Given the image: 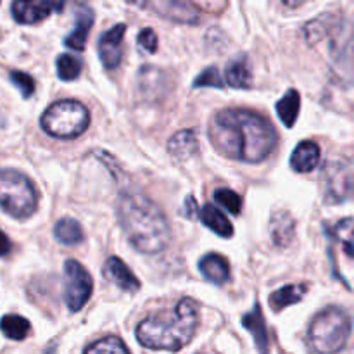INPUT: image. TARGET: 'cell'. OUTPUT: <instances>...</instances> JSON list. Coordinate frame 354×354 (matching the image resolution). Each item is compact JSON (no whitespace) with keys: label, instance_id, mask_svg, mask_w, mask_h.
<instances>
[{"label":"cell","instance_id":"cell-1","mask_svg":"<svg viewBox=\"0 0 354 354\" xmlns=\"http://www.w3.org/2000/svg\"><path fill=\"white\" fill-rule=\"evenodd\" d=\"M209 138L225 158L261 162L277 145V131L265 116L248 109H225L213 116Z\"/></svg>","mask_w":354,"mask_h":354},{"label":"cell","instance_id":"cell-2","mask_svg":"<svg viewBox=\"0 0 354 354\" xmlns=\"http://www.w3.org/2000/svg\"><path fill=\"white\" fill-rule=\"evenodd\" d=\"M118 218L128 242L144 254H158L171 239L168 218L158 204L142 194H123L118 199Z\"/></svg>","mask_w":354,"mask_h":354},{"label":"cell","instance_id":"cell-3","mask_svg":"<svg viewBox=\"0 0 354 354\" xmlns=\"http://www.w3.org/2000/svg\"><path fill=\"white\" fill-rule=\"evenodd\" d=\"M199 325V306L194 299L183 297L169 313L152 315L140 322L137 339L144 348L178 351L190 342Z\"/></svg>","mask_w":354,"mask_h":354},{"label":"cell","instance_id":"cell-4","mask_svg":"<svg viewBox=\"0 0 354 354\" xmlns=\"http://www.w3.org/2000/svg\"><path fill=\"white\" fill-rule=\"evenodd\" d=\"M353 322L344 310L328 306L322 310L308 328V344L317 354H335L351 337Z\"/></svg>","mask_w":354,"mask_h":354},{"label":"cell","instance_id":"cell-5","mask_svg":"<svg viewBox=\"0 0 354 354\" xmlns=\"http://www.w3.org/2000/svg\"><path fill=\"white\" fill-rule=\"evenodd\" d=\"M45 133L55 138H76L88 128L90 113L78 100H57L40 120Z\"/></svg>","mask_w":354,"mask_h":354},{"label":"cell","instance_id":"cell-6","mask_svg":"<svg viewBox=\"0 0 354 354\" xmlns=\"http://www.w3.org/2000/svg\"><path fill=\"white\" fill-rule=\"evenodd\" d=\"M33 183L16 169H0V207L16 220H26L37 211Z\"/></svg>","mask_w":354,"mask_h":354},{"label":"cell","instance_id":"cell-7","mask_svg":"<svg viewBox=\"0 0 354 354\" xmlns=\"http://www.w3.org/2000/svg\"><path fill=\"white\" fill-rule=\"evenodd\" d=\"M322 194L327 204H342L354 199V171L339 159L325 162L320 175Z\"/></svg>","mask_w":354,"mask_h":354},{"label":"cell","instance_id":"cell-8","mask_svg":"<svg viewBox=\"0 0 354 354\" xmlns=\"http://www.w3.org/2000/svg\"><path fill=\"white\" fill-rule=\"evenodd\" d=\"M93 290V280L85 266L76 259L64 263V301L69 311H80L90 299Z\"/></svg>","mask_w":354,"mask_h":354},{"label":"cell","instance_id":"cell-9","mask_svg":"<svg viewBox=\"0 0 354 354\" xmlns=\"http://www.w3.org/2000/svg\"><path fill=\"white\" fill-rule=\"evenodd\" d=\"M140 7L154 10L158 16L183 24H194L201 19V10L196 3L183 0H156V2L138 3Z\"/></svg>","mask_w":354,"mask_h":354},{"label":"cell","instance_id":"cell-10","mask_svg":"<svg viewBox=\"0 0 354 354\" xmlns=\"http://www.w3.org/2000/svg\"><path fill=\"white\" fill-rule=\"evenodd\" d=\"M124 31H127V24H114L111 30L100 35L99 38V57L102 61L106 69H116L121 64L123 59V50H121V44H123Z\"/></svg>","mask_w":354,"mask_h":354},{"label":"cell","instance_id":"cell-11","mask_svg":"<svg viewBox=\"0 0 354 354\" xmlns=\"http://www.w3.org/2000/svg\"><path fill=\"white\" fill-rule=\"evenodd\" d=\"M61 2H48V0H37V2H26L17 0L12 3V16L21 24H35L45 19L52 10H61Z\"/></svg>","mask_w":354,"mask_h":354},{"label":"cell","instance_id":"cell-12","mask_svg":"<svg viewBox=\"0 0 354 354\" xmlns=\"http://www.w3.org/2000/svg\"><path fill=\"white\" fill-rule=\"evenodd\" d=\"M137 83L138 90L147 99H159L161 95H165L168 80H166L162 69L156 68V66H142L137 76Z\"/></svg>","mask_w":354,"mask_h":354},{"label":"cell","instance_id":"cell-13","mask_svg":"<svg viewBox=\"0 0 354 354\" xmlns=\"http://www.w3.org/2000/svg\"><path fill=\"white\" fill-rule=\"evenodd\" d=\"M104 273L111 282H114L120 289L127 290V292H137L140 289V282L135 277V273L128 268L127 263L121 261L116 256L107 259L106 265H104Z\"/></svg>","mask_w":354,"mask_h":354},{"label":"cell","instance_id":"cell-14","mask_svg":"<svg viewBox=\"0 0 354 354\" xmlns=\"http://www.w3.org/2000/svg\"><path fill=\"white\" fill-rule=\"evenodd\" d=\"M93 12L90 7L82 6L76 10L75 16V30L64 38V45L73 50H83L86 45V37H88V31L93 24Z\"/></svg>","mask_w":354,"mask_h":354},{"label":"cell","instance_id":"cell-15","mask_svg":"<svg viewBox=\"0 0 354 354\" xmlns=\"http://www.w3.org/2000/svg\"><path fill=\"white\" fill-rule=\"evenodd\" d=\"M318 162H320V147L313 140L301 142L290 156V166L297 173L313 171Z\"/></svg>","mask_w":354,"mask_h":354},{"label":"cell","instance_id":"cell-16","mask_svg":"<svg viewBox=\"0 0 354 354\" xmlns=\"http://www.w3.org/2000/svg\"><path fill=\"white\" fill-rule=\"evenodd\" d=\"M296 234V221L287 211H277L272 214L270 220V235H272L273 244L279 248H287L292 242Z\"/></svg>","mask_w":354,"mask_h":354},{"label":"cell","instance_id":"cell-17","mask_svg":"<svg viewBox=\"0 0 354 354\" xmlns=\"http://www.w3.org/2000/svg\"><path fill=\"white\" fill-rule=\"evenodd\" d=\"M199 270L204 279L209 280L211 283H216V286H223L230 280V265L223 256L214 254V252H209L204 258H201Z\"/></svg>","mask_w":354,"mask_h":354},{"label":"cell","instance_id":"cell-18","mask_svg":"<svg viewBox=\"0 0 354 354\" xmlns=\"http://www.w3.org/2000/svg\"><path fill=\"white\" fill-rule=\"evenodd\" d=\"M242 325H244V327L252 334L258 351L261 354L268 353V346H270L268 330H266V322H265V317H263V311L261 308H259V304H256L248 315H244V318H242Z\"/></svg>","mask_w":354,"mask_h":354},{"label":"cell","instance_id":"cell-19","mask_svg":"<svg viewBox=\"0 0 354 354\" xmlns=\"http://www.w3.org/2000/svg\"><path fill=\"white\" fill-rule=\"evenodd\" d=\"M168 151L173 158L185 161L199 152V140L194 130H182L173 135L168 142Z\"/></svg>","mask_w":354,"mask_h":354},{"label":"cell","instance_id":"cell-20","mask_svg":"<svg viewBox=\"0 0 354 354\" xmlns=\"http://www.w3.org/2000/svg\"><path fill=\"white\" fill-rule=\"evenodd\" d=\"M225 78L227 83L234 88H248L252 82V73L249 68V61L245 55H237L230 59L225 69Z\"/></svg>","mask_w":354,"mask_h":354},{"label":"cell","instance_id":"cell-21","mask_svg":"<svg viewBox=\"0 0 354 354\" xmlns=\"http://www.w3.org/2000/svg\"><path fill=\"white\" fill-rule=\"evenodd\" d=\"M201 220L209 230H213L220 237L228 239L234 235V227L228 221V218L221 213L220 207L213 206V204H206V206L201 207Z\"/></svg>","mask_w":354,"mask_h":354},{"label":"cell","instance_id":"cell-22","mask_svg":"<svg viewBox=\"0 0 354 354\" xmlns=\"http://www.w3.org/2000/svg\"><path fill=\"white\" fill-rule=\"evenodd\" d=\"M301 109V97L297 93V90H289L282 99L277 102V113L279 118L282 120V123L287 128H292L296 123L297 116H299Z\"/></svg>","mask_w":354,"mask_h":354},{"label":"cell","instance_id":"cell-23","mask_svg":"<svg viewBox=\"0 0 354 354\" xmlns=\"http://www.w3.org/2000/svg\"><path fill=\"white\" fill-rule=\"evenodd\" d=\"M306 290H308V287L301 286V283L286 286L270 296V304H272L273 310L280 311V310H283V308L292 306V304L299 303V301L304 297V294H306Z\"/></svg>","mask_w":354,"mask_h":354},{"label":"cell","instance_id":"cell-24","mask_svg":"<svg viewBox=\"0 0 354 354\" xmlns=\"http://www.w3.org/2000/svg\"><path fill=\"white\" fill-rule=\"evenodd\" d=\"M54 235L61 244L76 245L83 241V228L73 218H62L55 223Z\"/></svg>","mask_w":354,"mask_h":354},{"label":"cell","instance_id":"cell-25","mask_svg":"<svg viewBox=\"0 0 354 354\" xmlns=\"http://www.w3.org/2000/svg\"><path fill=\"white\" fill-rule=\"evenodd\" d=\"M328 232H330V237L335 239V241L342 245L346 254L354 259V220L353 218H344V220L337 221V223H335Z\"/></svg>","mask_w":354,"mask_h":354},{"label":"cell","instance_id":"cell-26","mask_svg":"<svg viewBox=\"0 0 354 354\" xmlns=\"http://www.w3.org/2000/svg\"><path fill=\"white\" fill-rule=\"evenodd\" d=\"M0 330L7 339L12 341H23L30 334V322L19 315H6L0 322Z\"/></svg>","mask_w":354,"mask_h":354},{"label":"cell","instance_id":"cell-27","mask_svg":"<svg viewBox=\"0 0 354 354\" xmlns=\"http://www.w3.org/2000/svg\"><path fill=\"white\" fill-rule=\"evenodd\" d=\"M82 71V62L78 57L71 54H61L57 57V75L59 78L64 82H71L76 80Z\"/></svg>","mask_w":354,"mask_h":354},{"label":"cell","instance_id":"cell-28","mask_svg":"<svg viewBox=\"0 0 354 354\" xmlns=\"http://www.w3.org/2000/svg\"><path fill=\"white\" fill-rule=\"evenodd\" d=\"M85 354H130V351L118 337H104L88 346Z\"/></svg>","mask_w":354,"mask_h":354},{"label":"cell","instance_id":"cell-29","mask_svg":"<svg viewBox=\"0 0 354 354\" xmlns=\"http://www.w3.org/2000/svg\"><path fill=\"white\" fill-rule=\"evenodd\" d=\"M214 201L232 214H239L242 211V197L230 189H218L214 192Z\"/></svg>","mask_w":354,"mask_h":354},{"label":"cell","instance_id":"cell-30","mask_svg":"<svg viewBox=\"0 0 354 354\" xmlns=\"http://www.w3.org/2000/svg\"><path fill=\"white\" fill-rule=\"evenodd\" d=\"M328 17H320V19L311 21L310 24H306L304 28V37H306L308 44L315 45L328 33V24H327Z\"/></svg>","mask_w":354,"mask_h":354},{"label":"cell","instance_id":"cell-31","mask_svg":"<svg viewBox=\"0 0 354 354\" xmlns=\"http://www.w3.org/2000/svg\"><path fill=\"white\" fill-rule=\"evenodd\" d=\"M223 80H221L220 71H218L216 66H209V68L204 69L196 80H194V86L201 88V86H214V88H223Z\"/></svg>","mask_w":354,"mask_h":354},{"label":"cell","instance_id":"cell-32","mask_svg":"<svg viewBox=\"0 0 354 354\" xmlns=\"http://www.w3.org/2000/svg\"><path fill=\"white\" fill-rule=\"evenodd\" d=\"M10 82L14 83L16 88H19V92L23 93V97H31L35 92V80L30 75L21 71H10L9 75Z\"/></svg>","mask_w":354,"mask_h":354},{"label":"cell","instance_id":"cell-33","mask_svg":"<svg viewBox=\"0 0 354 354\" xmlns=\"http://www.w3.org/2000/svg\"><path fill=\"white\" fill-rule=\"evenodd\" d=\"M158 35L152 28H144V30L138 33V45L144 48L145 52H156L158 50Z\"/></svg>","mask_w":354,"mask_h":354},{"label":"cell","instance_id":"cell-34","mask_svg":"<svg viewBox=\"0 0 354 354\" xmlns=\"http://www.w3.org/2000/svg\"><path fill=\"white\" fill-rule=\"evenodd\" d=\"M10 251V241L2 230H0V256H6Z\"/></svg>","mask_w":354,"mask_h":354}]
</instances>
